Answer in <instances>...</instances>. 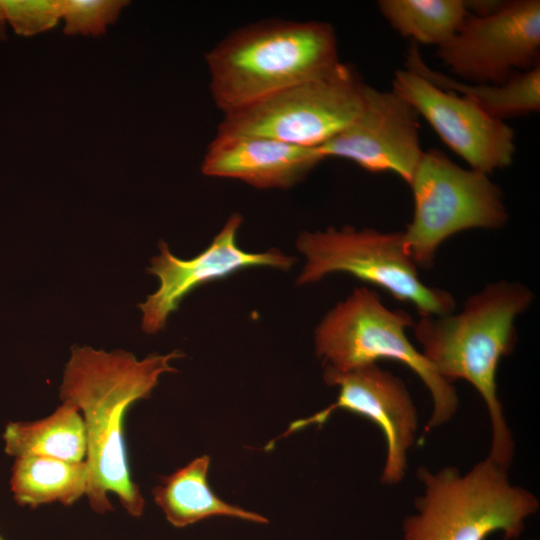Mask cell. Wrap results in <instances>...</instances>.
Segmentation results:
<instances>
[{
  "instance_id": "17",
  "label": "cell",
  "mask_w": 540,
  "mask_h": 540,
  "mask_svg": "<svg viewBox=\"0 0 540 540\" xmlns=\"http://www.w3.org/2000/svg\"><path fill=\"white\" fill-rule=\"evenodd\" d=\"M3 439L5 452L15 458L41 456L70 462L86 459L84 421L78 408L67 402L43 419L9 422Z\"/></svg>"
},
{
  "instance_id": "7",
  "label": "cell",
  "mask_w": 540,
  "mask_h": 540,
  "mask_svg": "<svg viewBox=\"0 0 540 540\" xmlns=\"http://www.w3.org/2000/svg\"><path fill=\"white\" fill-rule=\"evenodd\" d=\"M409 186L414 211L403 234L418 268L430 269L438 248L453 235L500 229L508 221L502 192L488 174L463 168L438 149L423 152Z\"/></svg>"
},
{
  "instance_id": "18",
  "label": "cell",
  "mask_w": 540,
  "mask_h": 540,
  "mask_svg": "<svg viewBox=\"0 0 540 540\" xmlns=\"http://www.w3.org/2000/svg\"><path fill=\"white\" fill-rule=\"evenodd\" d=\"M88 465L41 456H21L14 461L10 486L15 501L36 508L54 502L72 505L86 495Z\"/></svg>"
},
{
  "instance_id": "22",
  "label": "cell",
  "mask_w": 540,
  "mask_h": 540,
  "mask_svg": "<svg viewBox=\"0 0 540 540\" xmlns=\"http://www.w3.org/2000/svg\"><path fill=\"white\" fill-rule=\"evenodd\" d=\"M7 20L3 7L2 0H0V41H4L7 38Z\"/></svg>"
},
{
  "instance_id": "15",
  "label": "cell",
  "mask_w": 540,
  "mask_h": 540,
  "mask_svg": "<svg viewBox=\"0 0 540 540\" xmlns=\"http://www.w3.org/2000/svg\"><path fill=\"white\" fill-rule=\"evenodd\" d=\"M209 467L210 457L202 455L164 477L154 487V501L171 525L183 528L217 516L256 524L269 522L268 518L259 513L219 498L208 482Z\"/></svg>"
},
{
  "instance_id": "4",
  "label": "cell",
  "mask_w": 540,
  "mask_h": 540,
  "mask_svg": "<svg viewBox=\"0 0 540 540\" xmlns=\"http://www.w3.org/2000/svg\"><path fill=\"white\" fill-rule=\"evenodd\" d=\"M507 471L488 457L466 472L421 467L423 491L402 523L401 540H486L493 534L518 539L540 503L512 484Z\"/></svg>"
},
{
  "instance_id": "9",
  "label": "cell",
  "mask_w": 540,
  "mask_h": 540,
  "mask_svg": "<svg viewBox=\"0 0 540 540\" xmlns=\"http://www.w3.org/2000/svg\"><path fill=\"white\" fill-rule=\"evenodd\" d=\"M539 0L505 1L486 16L469 14L447 42L438 47L441 60L472 84H501L538 64Z\"/></svg>"
},
{
  "instance_id": "21",
  "label": "cell",
  "mask_w": 540,
  "mask_h": 540,
  "mask_svg": "<svg viewBox=\"0 0 540 540\" xmlns=\"http://www.w3.org/2000/svg\"><path fill=\"white\" fill-rule=\"evenodd\" d=\"M7 24L23 37L43 33L62 19L65 0H2Z\"/></svg>"
},
{
  "instance_id": "2",
  "label": "cell",
  "mask_w": 540,
  "mask_h": 540,
  "mask_svg": "<svg viewBox=\"0 0 540 540\" xmlns=\"http://www.w3.org/2000/svg\"><path fill=\"white\" fill-rule=\"evenodd\" d=\"M530 288L499 280L469 296L457 313L420 316L412 329L420 352L445 380H465L481 396L491 424L488 458L509 468L514 440L498 395L497 371L517 342L516 318L534 301Z\"/></svg>"
},
{
  "instance_id": "13",
  "label": "cell",
  "mask_w": 540,
  "mask_h": 540,
  "mask_svg": "<svg viewBox=\"0 0 540 540\" xmlns=\"http://www.w3.org/2000/svg\"><path fill=\"white\" fill-rule=\"evenodd\" d=\"M327 385L337 387V400L325 408L331 415L342 409L365 417L381 430L386 457L381 481L400 483L406 473L408 453L418 431V413L405 383L388 370L371 364L346 372L324 370Z\"/></svg>"
},
{
  "instance_id": "20",
  "label": "cell",
  "mask_w": 540,
  "mask_h": 540,
  "mask_svg": "<svg viewBox=\"0 0 540 540\" xmlns=\"http://www.w3.org/2000/svg\"><path fill=\"white\" fill-rule=\"evenodd\" d=\"M127 0H65L62 20L67 36L100 37L117 22Z\"/></svg>"
},
{
  "instance_id": "12",
  "label": "cell",
  "mask_w": 540,
  "mask_h": 540,
  "mask_svg": "<svg viewBox=\"0 0 540 540\" xmlns=\"http://www.w3.org/2000/svg\"><path fill=\"white\" fill-rule=\"evenodd\" d=\"M418 119L415 108L393 89L366 84L359 115L318 150L325 159L343 158L372 173H395L409 185L424 152Z\"/></svg>"
},
{
  "instance_id": "19",
  "label": "cell",
  "mask_w": 540,
  "mask_h": 540,
  "mask_svg": "<svg viewBox=\"0 0 540 540\" xmlns=\"http://www.w3.org/2000/svg\"><path fill=\"white\" fill-rule=\"evenodd\" d=\"M378 7L399 34L438 47L453 37L469 16L463 0H381Z\"/></svg>"
},
{
  "instance_id": "23",
  "label": "cell",
  "mask_w": 540,
  "mask_h": 540,
  "mask_svg": "<svg viewBox=\"0 0 540 540\" xmlns=\"http://www.w3.org/2000/svg\"><path fill=\"white\" fill-rule=\"evenodd\" d=\"M0 540H3V538L0 536Z\"/></svg>"
},
{
  "instance_id": "6",
  "label": "cell",
  "mask_w": 540,
  "mask_h": 540,
  "mask_svg": "<svg viewBox=\"0 0 540 540\" xmlns=\"http://www.w3.org/2000/svg\"><path fill=\"white\" fill-rule=\"evenodd\" d=\"M296 248L305 263L296 285L316 283L332 273L349 274L376 286L395 299L413 305L420 316L454 312V297L425 284L411 258L403 231L381 232L351 226L303 231Z\"/></svg>"
},
{
  "instance_id": "16",
  "label": "cell",
  "mask_w": 540,
  "mask_h": 540,
  "mask_svg": "<svg viewBox=\"0 0 540 540\" xmlns=\"http://www.w3.org/2000/svg\"><path fill=\"white\" fill-rule=\"evenodd\" d=\"M406 69L443 90L469 99L488 114L501 120L536 112L540 108L539 65L518 73L501 84H470L431 69L422 59L418 47L412 45L407 53Z\"/></svg>"
},
{
  "instance_id": "11",
  "label": "cell",
  "mask_w": 540,
  "mask_h": 540,
  "mask_svg": "<svg viewBox=\"0 0 540 540\" xmlns=\"http://www.w3.org/2000/svg\"><path fill=\"white\" fill-rule=\"evenodd\" d=\"M392 89L470 168L489 174L512 163L516 150L514 130L474 102L408 69L395 72Z\"/></svg>"
},
{
  "instance_id": "3",
  "label": "cell",
  "mask_w": 540,
  "mask_h": 540,
  "mask_svg": "<svg viewBox=\"0 0 540 540\" xmlns=\"http://www.w3.org/2000/svg\"><path fill=\"white\" fill-rule=\"evenodd\" d=\"M206 63L213 101L226 114L324 75L341 62L330 24L266 20L226 36L206 54Z\"/></svg>"
},
{
  "instance_id": "8",
  "label": "cell",
  "mask_w": 540,
  "mask_h": 540,
  "mask_svg": "<svg viewBox=\"0 0 540 540\" xmlns=\"http://www.w3.org/2000/svg\"><path fill=\"white\" fill-rule=\"evenodd\" d=\"M365 85L341 62L324 75L224 114L217 133L263 136L318 148L359 115Z\"/></svg>"
},
{
  "instance_id": "1",
  "label": "cell",
  "mask_w": 540,
  "mask_h": 540,
  "mask_svg": "<svg viewBox=\"0 0 540 540\" xmlns=\"http://www.w3.org/2000/svg\"><path fill=\"white\" fill-rule=\"evenodd\" d=\"M183 356L174 350L138 360L124 350L71 349L59 396L77 407L84 421L89 471L85 496L96 513L113 510L108 498L113 493L129 515L143 514L145 500L128 464L124 418L132 404L151 396L163 374L177 372L171 362Z\"/></svg>"
},
{
  "instance_id": "5",
  "label": "cell",
  "mask_w": 540,
  "mask_h": 540,
  "mask_svg": "<svg viewBox=\"0 0 540 540\" xmlns=\"http://www.w3.org/2000/svg\"><path fill=\"white\" fill-rule=\"evenodd\" d=\"M413 324L406 311L388 308L374 290L360 286L320 320L314 347L324 370L346 372L380 360L397 361L411 369L430 394L432 410L425 428L430 431L452 419L459 398L454 385L409 340L406 330Z\"/></svg>"
},
{
  "instance_id": "14",
  "label": "cell",
  "mask_w": 540,
  "mask_h": 540,
  "mask_svg": "<svg viewBox=\"0 0 540 540\" xmlns=\"http://www.w3.org/2000/svg\"><path fill=\"white\" fill-rule=\"evenodd\" d=\"M325 158L318 148L255 135L216 134L201 163L208 177L235 179L258 189H289Z\"/></svg>"
},
{
  "instance_id": "10",
  "label": "cell",
  "mask_w": 540,
  "mask_h": 540,
  "mask_svg": "<svg viewBox=\"0 0 540 540\" xmlns=\"http://www.w3.org/2000/svg\"><path fill=\"white\" fill-rule=\"evenodd\" d=\"M243 223L240 213H232L209 246L197 256L185 260L171 253L166 242L159 243V254L151 259L147 272L159 280L158 289L139 304L141 328L155 334L165 328L168 317L194 289L209 282L253 267H269L288 271L295 263L293 256L278 249L249 252L237 242Z\"/></svg>"
}]
</instances>
